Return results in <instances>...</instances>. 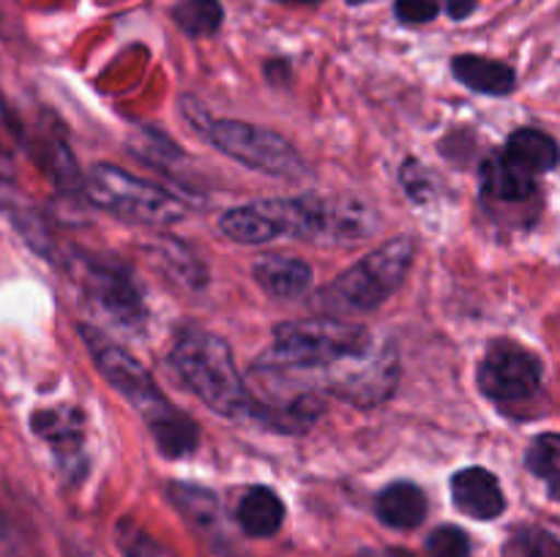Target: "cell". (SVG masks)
<instances>
[{"instance_id": "6da1fadb", "label": "cell", "mask_w": 560, "mask_h": 557, "mask_svg": "<svg viewBox=\"0 0 560 557\" xmlns=\"http://www.w3.org/2000/svg\"><path fill=\"white\" fill-rule=\"evenodd\" d=\"M80 336L85 339L88 349H91L93 364L98 366V371L104 375V380L126 399V402L135 404L137 413L142 415V420L151 429L153 440H156L159 451L164 457H186L197 448L200 442V431L197 424L186 413H180L162 391L153 382V377L148 375L145 366L135 358V355L126 353L124 347H118L115 342H109L98 328L93 325H80Z\"/></svg>"}, {"instance_id": "7a4b0ae2", "label": "cell", "mask_w": 560, "mask_h": 557, "mask_svg": "<svg viewBox=\"0 0 560 557\" xmlns=\"http://www.w3.org/2000/svg\"><path fill=\"white\" fill-rule=\"evenodd\" d=\"M175 375L186 382L189 391H195L213 413L238 418V415H252L249 391L238 375L233 353L228 342L208 331H184L173 344L170 353Z\"/></svg>"}, {"instance_id": "3957f363", "label": "cell", "mask_w": 560, "mask_h": 557, "mask_svg": "<svg viewBox=\"0 0 560 557\" xmlns=\"http://www.w3.org/2000/svg\"><path fill=\"white\" fill-rule=\"evenodd\" d=\"M416 244L408 235L386 240L375 251L339 273L331 284L320 293L323 309L334 315H364L386 304L408 276L413 265Z\"/></svg>"}, {"instance_id": "277c9868", "label": "cell", "mask_w": 560, "mask_h": 557, "mask_svg": "<svg viewBox=\"0 0 560 557\" xmlns=\"http://www.w3.org/2000/svg\"><path fill=\"white\" fill-rule=\"evenodd\" d=\"M279 235L315 240V244H355L377 227L375 213L355 197L306 194L299 200H262Z\"/></svg>"}, {"instance_id": "5b68a950", "label": "cell", "mask_w": 560, "mask_h": 557, "mask_svg": "<svg viewBox=\"0 0 560 557\" xmlns=\"http://www.w3.org/2000/svg\"><path fill=\"white\" fill-rule=\"evenodd\" d=\"M370 353L372 333L355 322H282L273 331V360L279 366H293V369H323V366L361 360Z\"/></svg>"}, {"instance_id": "8992f818", "label": "cell", "mask_w": 560, "mask_h": 557, "mask_svg": "<svg viewBox=\"0 0 560 557\" xmlns=\"http://www.w3.org/2000/svg\"><path fill=\"white\" fill-rule=\"evenodd\" d=\"M85 197L93 205L145 227H170L186 216V205L178 197L113 164H96L91 169L85 180Z\"/></svg>"}, {"instance_id": "52a82bcc", "label": "cell", "mask_w": 560, "mask_h": 557, "mask_svg": "<svg viewBox=\"0 0 560 557\" xmlns=\"http://www.w3.org/2000/svg\"><path fill=\"white\" fill-rule=\"evenodd\" d=\"M184 109L191 123L202 131V137L213 142L224 156L235 158L252 169H260V173L279 175V178H301L304 175V158L277 131L241 123V120H208L197 109L195 112L189 107Z\"/></svg>"}, {"instance_id": "ba28073f", "label": "cell", "mask_w": 560, "mask_h": 557, "mask_svg": "<svg viewBox=\"0 0 560 557\" xmlns=\"http://www.w3.org/2000/svg\"><path fill=\"white\" fill-rule=\"evenodd\" d=\"M481 393L498 404H517L534 396L541 386V364L528 347L517 342H492L479 364Z\"/></svg>"}, {"instance_id": "9c48e42d", "label": "cell", "mask_w": 560, "mask_h": 557, "mask_svg": "<svg viewBox=\"0 0 560 557\" xmlns=\"http://www.w3.org/2000/svg\"><path fill=\"white\" fill-rule=\"evenodd\" d=\"M82 284L85 293L91 295L93 304L113 317L118 325H140L145 317L140 293L126 271L109 265V262H85L82 268Z\"/></svg>"}, {"instance_id": "30bf717a", "label": "cell", "mask_w": 560, "mask_h": 557, "mask_svg": "<svg viewBox=\"0 0 560 557\" xmlns=\"http://www.w3.org/2000/svg\"><path fill=\"white\" fill-rule=\"evenodd\" d=\"M454 506L474 519H498L506 511V497L495 475L485 467H465L452 478Z\"/></svg>"}, {"instance_id": "8fae6325", "label": "cell", "mask_w": 560, "mask_h": 557, "mask_svg": "<svg viewBox=\"0 0 560 557\" xmlns=\"http://www.w3.org/2000/svg\"><path fill=\"white\" fill-rule=\"evenodd\" d=\"M33 431H36L42 440L49 442V448L55 451L58 462L63 464V470H74V462L82 459V413L74 407H52V410H38L31 418Z\"/></svg>"}, {"instance_id": "7c38bea8", "label": "cell", "mask_w": 560, "mask_h": 557, "mask_svg": "<svg viewBox=\"0 0 560 557\" xmlns=\"http://www.w3.org/2000/svg\"><path fill=\"white\" fill-rule=\"evenodd\" d=\"M255 273V282L266 289L273 298H301L306 289L312 287V268L304 260H295V257H282V254H266L255 262L252 268Z\"/></svg>"}, {"instance_id": "4fadbf2b", "label": "cell", "mask_w": 560, "mask_h": 557, "mask_svg": "<svg viewBox=\"0 0 560 557\" xmlns=\"http://www.w3.org/2000/svg\"><path fill=\"white\" fill-rule=\"evenodd\" d=\"M481 189L495 202H525L536 194V180L506 153H495L481 167Z\"/></svg>"}, {"instance_id": "5bb4252c", "label": "cell", "mask_w": 560, "mask_h": 557, "mask_svg": "<svg viewBox=\"0 0 560 557\" xmlns=\"http://www.w3.org/2000/svg\"><path fill=\"white\" fill-rule=\"evenodd\" d=\"M452 71L465 87L485 96H506L517 85L512 66L492 58H479V55H457L452 60Z\"/></svg>"}, {"instance_id": "9a60e30c", "label": "cell", "mask_w": 560, "mask_h": 557, "mask_svg": "<svg viewBox=\"0 0 560 557\" xmlns=\"http://www.w3.org/2000/svg\"><path fill=\"white\" fill-rule=\"evenodd\" d=\"M377 517L397 530L419 528L427 517V497L424 491L408 481H397V484L386 486L377 497Z\"/></svg>"}, {"instance_id": "2e32d148", "label": "cell", "mask_w": 560, "mask_h": 557, "mask_svg": "<svg viewBox=\"0 0 560 557\" xmlns=\"http://www.w3.org/2000/svg\"><path fill=\"white\" fill-rule=\"evenodd\" d=\"M284 522V506L277 491L268 486H255L238 502V524L252 538H268Z\"/></svg>"}, {"instance_id": "e0dca14e", "label": "cell", "mask_w": 560, "mask_h": 557, "mask_svg": "<svg viewBox=\"0 0 560 557\" xmlns=\"http://www.w3.org/2000/svg\"><path fill=\"white\" fill-rule=\"evenodd\" d=\"M219 227H222V233L228 235L230 240L244 246L268 244V240L279 238L277 222H273L271 213H268V208L262 205V202L233 208V211L224 213Z\"/></svg>"}, {"instance_id": "ac0fdd59", "label": "cell", "mask_w": 560, "mask_h": 557, "mask_svg": "<svg viewBox=\"0 0 560 557\" xmlns=\"http://www.w3.org/2000/svg\"><path fill=\"white\" fill-rule=\"evenodd\" d=\"M506 153L514 164L528 169L530 175L547 173L560 162V147L550 134L539 129H517L506 142Z\"/></svg>"}, {"instance_id": "d6986e66", "label": "cell", "mask_w": 560, "mask_h": 557, "mask_svg": "<svg viewBox=\"0 0 560 557\" xmlns=\"http://www.w3.org/2000/svg\"><path fill=\"white\" fill-rule=\"evenodd\" d=\"M530 473L539 481H545L547 491L552 500H560V435L558 431H547L539 435L528 448L525 457Z\"/></svg>"}, {"instance_id": "ffe728a7", "label": "cell", "mask_w": 560, "mask_h": 557, "mask_svg": "<svg viewBox=\"0 0 560 557\" xmlns=\"http://www.w3.org/2000/svg\"><path fill=\"white\" fill-rule=\"evenodd\" d=\"M222 3L219 0H180L173 9V20L189 36H211L222 25Z\"/></svg>"}, {"instance_id": "44dd1931", "label": "cell", "mask_w": 560, "mask_h": 557, "mask_svg": "<svg viewBox=\"0 0 560 557\" xmlns=\"http://www.w3.org/2000/svg\"><path fill=\"white\" fill-rule=\"evenodd\" d=\"M503 557H560V538L541 528H517L503 544Z\"/></svg>"}, {"instance_id": "7402d4cb", "label": "cell", "mask_w": 560, "mask_h": 557, "mask_svg": "<svg viewBox=\"0 0 560 557\" xmlns=\"http://www.w3.org/2000/svg\"><path fill=\"white\" fill-rule=\"evenodd\" d=\"M427 549L432 557H470V538L465 530L443 524L427 538Z\"/></svg>"}, {"instance_id": "603a6c76", "label": "cell", "mask_w": 560, "mask_h": 557, "mask_svg": "<svg viewBox=\"0 0 560 557\" xmlns=\"http://www.w3.org/2000/svg\"><path fill=\"white\" fill-rule=\"evenodd\" d=\"M118 546L124 552V557H167L162 546L151 538L148 533H142L135 522L124 519L118 524Z\"/></svg>"}, {"instance_id": "cb8c5ba5", "label": "cell", "mask_w": 560, "mask_h": 557, "mask_svg": "<svg viewBox=\"0 0 560 557\" xmlns=\"http://www.w3.org/2000/svg\"><path fill=\"white\" fill-rule=\"evenodd\" d=\"M399 22L405 25H424V22H432L441 11V0H397L394 5Z\"/></svg>"}, {"instance_id": "d4e9b609", "label": "cell", "mask_w": 560, "mask_h": 557, "mask_svg": "<svg viewBox=\"0 0 560 557\" xmlns=\"http://www.w3.org/2000/svg\"><path fill=\"white\" fill-rule=\"evenodd\" d=\"M16 137L14 123L9 118V109H5L3 98H0V167H5V153H9V142Z\"/></svg>"}, {"instance_id": "484cf974", "label": "cell", "mask_w": 560, "mask_h": 557, "mask_svg": "<svg viewBox=\"0 0 560 557\" xmlns=\"http://www.w3.org/2000/svg\"><path fill=\"white\" fill-rule=\"evenodd\" d=\"M448 9V14L454 16V20H465V16L474 14V9L479 5V0H443Z\"/></svg>"}, {"instance_id": "4316f807", "label": "cell", "mask_w": 560, "mask_h": 557, "mask_svg": "<svg viewBox=\"0 0 560 557\" xmlns=\"http://www.w3.org/2000/svg\"><path fill=\"white\" fill-rule=\"evenodd\" d=\"M370 557H413V555L405 549H386V552H381V555H370Z\"/></svg>"}, {"instance_id": "83f0119b", "label": "cell", "mask_w": 560, "mask_h": 557, "mask_svg": "<svg viewBox=\"0 0 560 557\" xmlns=\"http://www.w3.org/2000/svg\"><path fill=\"white\" fill-rule=\"evenodd\" d=\"M279 3H295V5H315L320 0H279Z\"/></svg>"}, {"instance_id": "f1b7e54d", "label": "cell", "mask_w": 560, "mask_h": 557, "mask_svg": "<svg viewBox=\"0 0 560 557\" xmlns=\"http://www.w3.org/2000/svg\"><path fill=\"white\" fill-rule=\"evenodd\" d=\"M350 5H361V3H366V0H348Z\"/></svg>"}]
</instances>
